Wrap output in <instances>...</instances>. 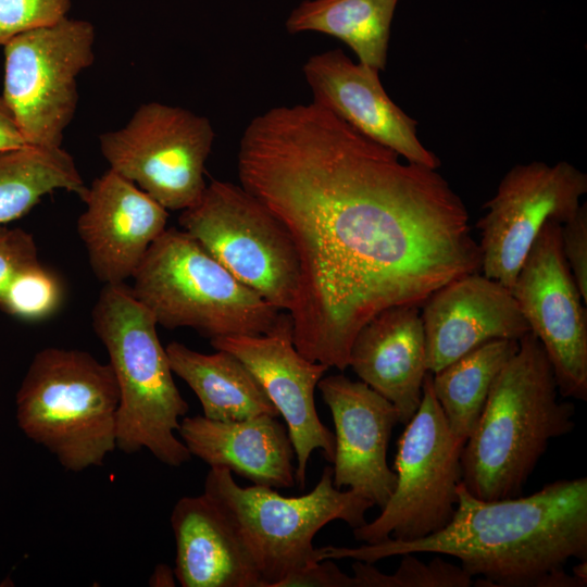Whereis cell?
<instances>
[{
  "mask_svg": "<svg viewBox=\"0 0 587 587\" xmlns=\"http://www.w3.org/2000/svg\"><path fill=\"white\" fill-rule=\"evenodd\" d=\"M432 377L427 372L420 407L398 440L395 490L376 519L353 528L359 541L423 538L444 528L454 514L457 489L462 483L463 444L449 428Z\"/></svg>",
  "mask_w": 587,
  "mask_h": 587,
  "instance_id": "cell-9",
  "label": "cell"
},
{
  "mask_svg": "<svg viewBox=\"0 0 587 587\" xmlns=\"http://www.w3.org/2000/svg\"><path fill=\"white\" fill-rule=\"evenodd\" d=\"M63 294L59 277L39 263L10 283L0 298V309L21 320L40 321L59 309Z\"/></svg>",
  "mask_w": 587,
  "mask_h": 587,
  "instance_id": "cell-27",
  "label": "cell"
},
{
  "mask_svg": "<svg viewBox=\"0 0 587 587\" xmlns=\"http://www.w3.org/2000/svg\"><path fill=\"white\" fill-rule=\"evenodd\" d=\"M39 263L38 249L30 233L0 226V298L18 274Z\"/></svg>",
  "mask_w": 587,
  "mask_h": 587,
  "instance_id": "cell-29",
  "label": "cell"
},
{
  "mask_svg": "<svg viewBox=\"0 0 587 587\" xmlns=\"http://www.w3.org/2000/svg\"><path fill=\"white\" fill-rule=\"evenodd\" d=\"M176 582L174 569L165 563L155 565L148 580L151 587H174Z\"/></svg>",
  "mask_w": 587,
  "mask_h": 587,
  "instance_id": "cell-33",
  "label": "cell"
},
{
  "mask_svg": "<svg viewBox=\"0 0 587 587\" xmlns=\"http://www.w3.org/2000/svg\"><path fill=\"white\" fill-rule=\"evenodd\" d=\"M317 105L275 107L239 141L240 185L287 228L299 260L288 312L307 359L345 371L359 329L385 309L422 307L482 271L462 198Z\"/></svg>",
  "mask_w": 587,
  "mask_h": 587,
  "instance_id": "cell-1",
  "label": "cell"
},
{
  "mask_svg": "<svg viewBox=\"0 0 587 587\" xmlns=\"http://www.w3.org/2000/svg\"><path fill=\"white\" fill-rule=\"evenodd\" d=\"M553 369L533 333L495 379L461 452L462 484L475 497H519L552 439L575 428V405L559 401Z\"/></svg>",
  "mask_w": 587,
  "mask_h": 587,
  "instance_id": "cell-3",
  "label": "cell"
},
{
  "mask_svg": "<svg viewBox=\"0 0 587 587\" xmlns=\"http://www.w3.org/2000/svg\"><path fill=\"white\" fill-rule=\"evenodd\" d=\"M394 574L379 572L373 563L355 560L352 564L354 587H469L474 580L461 565L436 557L424 563L405 553Z\"/></svg>",
  "mask_w": 587,
  "mask_h": 587,
  "instance_id": "cell-26",
  "label": "cell"
},
{
  "mask_svg": "<svg viewBox=\"0 0 587 587\" xmlns=\"http://www.w3.org/2000/svg\"><path fill=\"white\" fill-rule=\"evenodd\" d=\"M302 71L312 102L403 159L432 168L440 166L437 155L420 141L417 122L387 95L378 70L354 63L341 49H333L311 55Z\"/></svg>",
  "mask_w": 587,
  "mask_h": 587,
  "instance_id": "cell-17",
  "label": "cell"
},
{
  "mask_svg": "<svg viewBox=\"0 0 587 587\" xmlns=\"http://www.w3.org/2000/svg\"><path fill=\"white\" fill-rule=\"evenodd\" d=\"M450 522L414 540L317 548L319 560L367 563L405 553L451 555L478 586L544 587L572 559L587 560V478L560 479L529 496L485 500L461 483Z\"/></svg>",
  "mask_w": 587,
  "mask_h": 587,
  "instance_id": "cell-2",
  "label": "cell"
},
{
  "mask_svg": "<svg viewBox=\"0 0 587 587\" xmlns=\"http://www.w3.org/2000/svg\"><path fill=\"white\" fill-rule=\"evenodd\" d=\"M71 0H0V47L12 37L67 17Z\"/></svg>",
  "mask_w": 587,
  "mask_h": 587,
  "instance_id": "cell-28",
  "label": "cell"
},
{
  "mask_svg": "<svg viewBox=\"0 0 587 587\" xmlns=\"http://www.w3.org/2000/svg\"><path fill=\"white\" fill-rule=\"evenodd\" d=\"M517 349L519 340H489L433 373L434 395L461 444L473 433L495 379Z\"/></svg>",
  "mask_w": 587,
  "mask_h": 587,
  "instance_id": "cell-24",
  "label": "cell"
},
{
  "mask_svg": "<svg viewBox=\"0 0 587 587\" xmlns=\"http://www.w3.org/2000/svg\"><path fill=\"white\" fill-rule=\"evenodd\" d=\"M210 342L215 350L236 355L251 371L285 420L297 462L296 485L303 489L313 451L320 449L329 463L335 457L334 433L321 422L314 401L315 388L329 367L297 350L286 311L266 334L221 337Z\"/></svg>",
  "mask_w": 587,
  "mask_h": 587,
  "instance_id": "cell-14",
  "label": "cell"
},
{
  "mask_svg": "<svg viewBox=\"0 0 587 587\" xmlns=\"http://www.w3.org/2000/svg\"><path fill=\"white\" fill-rule=\"evenodd\" d=\"M26 145L0 95V150Z\"/></svg>",
  "mask_w": 587,
  "mask_h": 587,
  "instance_id": "cell-32",
  "label": "cell"
},
{
  "mask_svg": "<svg viewBox=\"0 0 587 587\" xmlns=\"http://www.w3.org/2000/svg\"><path fill=\"white\" fill-rule=\"evenodd\" d=\"M86 189L73 157L62 147L0 150V226L21 218L55 190L80 198Z\"/></svg>",
  "mask_w": 587,
  "mask_h": 587,
  "instance_id": "cell-25",
  "label": "cell"
},
{
  "mask_svg": "<svg viewBox=\"0 0 587 587\" xmlns=\"http://www.w3.org/2000/svg\"><path fill=\"white\" fill-rule=\"evenodd\" d=\"M586 192V173L566 161H533L510 168L476 223L483 275L511 289L544 224L571 218Z\"/></svg>",
  "mask_w": 587,
  "mask_h": 587,
  "instance_id": "cell-12",
  "label": "cell"
},
{
  "mask_svg": "<svg viewBox=\"0 0 587 587\" xmlns=\"http://www.w3.org/2000/svg\"><path fill=\"white\" fill-rule=\"evenodd\" d=\"M183 587H263L259 571L222 507L205 492L180 498L171 513Z\"/></svg>",
  "mask_w": 587,
  "mask_h": 587,
  "instance_id": "cell-21",
  "label": "cell"
},
{
  "mask_svg": "<svg viewBox=\"0 0 587 587\" xmlns=\"http://www.w3.org/2000/svg\"><path fill=\"white\" fill-rule=\"evenodd\" d=\"M560 241L582 298L587 303V204L580 203L576 213L561 224Z\"/></svg>",
  "mask_w": 587,
  "mask_h": 587,
  "instance_id": "cell-30",
  "label": "cell"
},
{
  "mask_svg": "<svg viewBox=\"0 0 587 587\" xmlns=\"http://www.w3.org/2000/svg\"><path fill=\"white\" fill-rule=\"evenodd\" d=\"M420 307L383 310L357 333L349 366L360 380L390 401L399 423L417 411L427 371Z\"/></svg>",
  "mask_w": 587,
  "mask_h": 587,
  "instance_id": "cell-19",
  "label": "cell"
},
{
  "mask_svg": "<svg viewBox=\"0 0 587 587\" xmlns=\"http://www.w3.org/2000/svg\"><path fill=\"white\" fill-rule=\"evenodd\" d=\"M23 434L65 471L101 466L116 449L120 391L109 363L78 349L38 351L15 398Z\"/></svg>",
  "mask_w": 587,
  "mask_h": 587,
  "instance_id": "cell-5",
  "label": "cell"
},
{
  "mask_svg": "<svg viewBox=\"0 0 587 587\" xmlns=\"http://www.w3.org/2000/svg\"><path fill=\"white\" fill-rule=\"evenodd\" d=\"M561 224L547 221L511 292L553 369L559 394L587 400V312L562 253Z\"/></svg>",
  "mask_w": 587,
  "mask_h": 587,
  "instance_id": "cell-13",
  "label": "cell"
},
{
  "mask_svg": "<svg viewBox=\"0 0 587 587\" xmlns=\"http://www.w3.org/2000/svg\"><path fill=\"white\" fill-rule=\"evenodd\" d=\"M192 457L210 467H224L253 485L274 489L296 486L295 451L277 416L258 415L240 421L184 416L177 432Z\"/></svg>",
  "mask_w": 587,
  "mask_h": 587,
  "instance_id": "cell-20",
  "label": "cell"
},
{
  "mask_svg": "<svg viewBox=\"0 0 587 587\" xmlns=\"http://www.w3.org/2000/svg\"><path fill=\"white\" fill-rule=\"evenodd\" d=\"M91 324L120 391L116 449L126 454L146 449L173 467L189 462L192 455L177 437L189 405L175 385L154 316L125 283L107 284Z\"/></svg>",
  "mask_w": 587,
  "mask_h": 587,
  "instance_id": "cell-4",
  "label": "cell"
},
{
  "mask_svg": "<svg viewBox=\"0 0 587 587\" xmlns=\"http://www.w3.org/2000/svg\"><path fill=\"white\" fill-rule=\"evenodd\" d=\"M317 387L335 427V487H348L382 509L397 484L387 463L388 442L399 423L396 408L362 380L344 374L322 377Z\"/></svg>",
  "mask_w": 587,
  "mask_h": 587,
  "instance_id": "cell-15",
  "label": "cell"
},
{
  "mask_svg": "<svg viewBox=\"0 0 587 587\" xmlns=\"http://www.w3.org/2000/svg\"><path fill=\"white\" fill-rule=\"evenodd\" d=\"M225 511L248 549L263 587H279L296 572L319 562L315 535L340 520L352 529L366 523L373 502L333 483V466L324 467L312 491L286 497L274 488L241 487L224 467H210L204 491Z\"/></svg>",
  "mask_w": 587,
  "mask_h": 587,
  "instance_id": "cell-7",
  "label": "cell"
},
{
  "mask_svg": "<svg viewBox=\"0 0 587 587\" xmlns=\"http://www.w3.org/2000/svg\"><path fill=\"white\" fill-rule=\"evenodd\" d=\"M399 0H303L289 14L288 33H323L345 42L359 62L379 72L387 64L394 13Z\"/></svg>",
  "mask_w": 587,
  "mask_h": 587,
  "instance_id": "cell-23",
  "label": "cell"
},
{
  "mask_svg": "<svg viewBox=\"0 0 587 587\" xmlns=\"http://www.w3.org/2000/svg\"><path fill=\"white\" fill-rule=\"evenodd\" d=\"M173 374L199 399L203 415L215 421H240L258 415L279 416L251 371L233 353H202L178 341L165 347Z\"/></svg>",
  "mask_w": 587,
  "mask_h": 587,
  "instance_id": "cell-22",
  "label": "cell"
},
{
  "mask_svg": "<svg viewBox=\"0 0 587 587\" xmlns=\"http://www.w3.org/2000/svg\"><path fill=\"white\" fill-rule=\"evenodd\" d=\"M573 575L587 584V561L580 560L577 565L572 569Z\"/></svg>",
  "mask_w": 587,
  "mask_h": 587,
  "instance_id": "cell-34",
  "label": "cell"
},
{
  "mask_svg": "<svg viewBox=\"0 0 587 587\" xmlns=\"http://www.w3.org/2000/svg\"><path fill=\"white\" fill-rule=\"evenodd\" d=\"M426 367L436 373L479 345L530 332L511 289L480 273L459 277L421 307Z\"/></svg>",
  "mask_w": 587,
  "mask_h": 587,
  "instance_id": "cell-18",
  "label": "cell"
},
{
  "mask_svg": "<svg viewBox=\"0 0 587 587\" xmlns=\"http://www.w3.org/2000/svg\"><path fill=\"white\" fill-rule=\"evenodd\" d=\"M215 133L205 116L152 101L125 126L99 136L109 168L136 184L167 211L199 201Z\"/></svg>",
  "mask_w": 587,
  "mask_h": 587,
  "instance_id": "cell-11",
  "label": "cell"
},
{
  "mask_svg": "<svg viewBox=\"0 0 587 587\" xmlns=\"http://www.w3.org/2000/svg\"><path fill=\"white\" fill-rule=\"evenodd\" d=\"M132 279L133 295L158 325L189 327L210 340L266 334L282 312L175 227L152 242Z\"/></svg>",
  "mask_w": 587,
  "mask_h": 587,
  "instance_id": "cell-6",
  "label": "cell"
},
{
  "mask_svg": "<svg viewBox=\"0 0 587 587\" xmlns=\"http://www.w3.org/2000/svg\"><path fill=\"white\" fill-rule=\"evenodd\" d=\"M178 223L239 282L289 312L299 287V260L283 223L241 185L212 179Z\"/></svg>",
  "mask_w": 587,
  "mask_h": 587,
  "instance_id": "cell-8",
  "label": "cell"
},
{
  "mask_svg": "<svg viewBox=\"0 0 587 587\" xmlns=\"http://www.w3.org/2000/svg\"><path fill=\"white\" fill-rule=\"evenodd\" d=\"M77 233L97 279H130L152 242L166 229L167 210L136 184L108 170L80 197Z\"/></svg>",
  "mask_w": 587,
  "mask_h": 587,
  "instance_id": "cell-16",
  "label": "cell"
},
{
  "mask_svg": "<svg viewBox=\"0 0 587 587\" xmlns=\"http://www.w3.org/2000/svg\"><path fill=\"white\" fill-rule=\"evenodd\" d=\"M95 38L90 22L66 17L2 46L1 97L27 145L61 147L77 109V77L95 60Z\"/></svg>",
  "mask_w": 587,
  "mask_h": 587,
  "instance_id": "cell-10",
  "label": "cell"
},
{
  "mask_svg": "<svg viewBox=\"0 0 587 587\" xmlns=\"http://www.w3.org/2000/svg\"><path fill=\"white\" fill-rule=\"evenodd\" d=\"M279 587H354V579L328 559L296 572Z\"/></svg>",
  "mask_w": 587,
  "mask_h": 587,
  "instance_id": "cell-31",
  "label": "cell"
}]
</instances>
